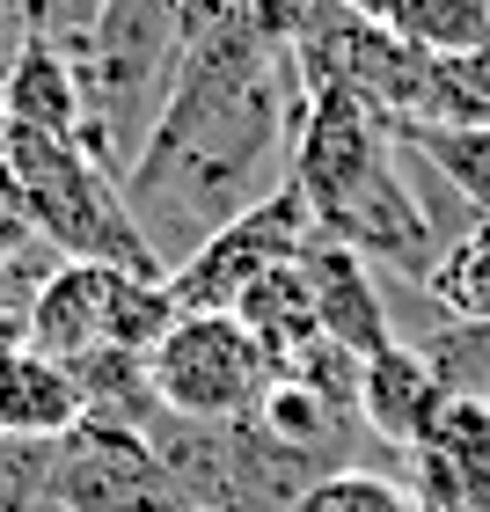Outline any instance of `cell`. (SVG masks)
<instances>
[{
    "label": "cell",
    "instance_id": "obj_1",
    "mask_svg": "<svg viewBox=\"0 0 490 512\" xmlns=\"http://www.w3.org/2000/svg\"><path fill=\"white\" fill-rule=\"evenodd\" d=\"M300 103L308 88L293 74V52L264 44L249 22L183 44L169 103L125 169V205L161 278L183 256H198L220 227H235L242 213L286 191Z\"/></svg>",
    "mask_w": 490,
    "mask_h": 512
},
{
    "label": "cell",
    "instance_id": "obj_2",
    "mask_svg": "<svg viewBox=\"0 0 490 512\" xmlns=\"http://www.w3.org/2000/svg\"><path fill=\"white\" fill-rule=\"evenodd\" d=\"M286 191L308 205L315 235L366 256L373 271L410 278L425 293V278L447 249V227L432 220V205L410 183V147L395 139L381 110H366L344 88H315L300 103L293 125V169Z\"/></svg>",
    "mask_w": 490,
    "mask_h": 512
},
{
    "label": "cell",
    "instance_id": "obj_3",
    "mask_svg": "<svg viewBox=\"0 0 490 512\" xmlns=\"http://www.w3.org/2000/svg\"><path fill=\"white\" fill-rule=\"evenodd\" d=\"M0 169L22 183V198H30V213H37V235L59 256L110 264V271H132V278H161L154 249L139 235L132 205H125V183L110 176L81 139L0 125Z\"/></svg>",
    "mask_w": 490,
    "mask_h": 512
},
{
    "label": "cell",
    "instance_id": "obj_4",
    "mask_svg": "<svg viewBox=\"0 0 490 512\" xmlns=\"http://www.w3.org/2000/svg\"><path fill=\"white\" fill-rule=\"evenodd\" d=\"M169 322H176V300H169L161 278H132V271L74 264V256H66L30 300V352L66 359V366L103 352V344H118V352H154Z\"/></svg>",
    "mask_w": 490,
    "mask_h": 512
},
{
    "label": "cell",
    "instance_id": "obj_5",
    "mask_svg": "<svg viewBox=\"0 0 490 512\" xmlns=\"http://www.w3.org/2000/svg\"><path fill=\"white\" fill-rule=\"evenodd\" d=\"M154 403L191 425H242L256 417L264 388L278 381L271 352L249 337L242 315H176L161 344L147 352Z\"/></svg>",
    "mask_w": 490,
    "mask_h": 512
},
{
    "label": "cell",
    "instance_id": "obj_6",
    "mask_svg": "<svg viewBox=\"0 0 490 512\" xmlns=\"http://www.w3.org/2000/svg\"><path fill=\"white\" fill-rule=\"evenodd\" d=\"M286 52H293V74L308 96L315 88H344L366 110H381L388 125H410L417 103H425V81H432V59L417 44H403L388 22L337 8V0H315Z\"/></svg>",
    "mask_w": 490,
    "mask_h": 512
},
{
    "label": "cell",
    "instance_id": "obj_7",
    "mask_svg": "<svg viewBox=\"0 0 490 512\" xmlns=\"http://www.w3.org/2000/svg\"><path fill=\"white\" fill-rule=\"evenodd\" d=\"M52 505L59 512H191L161 447L139 425L81 417L52 447Z\"/></svg>",
    "mask_w": 490,
    "mask_h": 512
},
{
    "label": "cell",
    "instance_id": "obj_8",
    "mask_svg": "<svg viewBox=\"0 0 490 512\" xmlns=\"http://www.w3.org/2000/svg\"><path fill=\"white\" fill-rule=\"evenodd\" d=\"M308 242H315L308 205H300L293 191H278V198L256 205V213H242L235 227H220V235L205 242L198 256H183L161 286H169L176 315H227L264 271L300 264V256H308Z\"/></svg>",
    "mask_w": 490,
    "mask_h": 512
},
{
    "label": "cell",
    "instance_id": "obj_9",
    "mask_svg": "<svg viewBox=\"0 0 490 512\" xmlns=\"http://www.w3.org/2000/svg\"><path fill=\"white\" fill-rule=\"evenodd\" d=\"M300 271H308V286H315V315H322V337L337 344V352H352V359H373V352H388L395 337V315H388V286H381V271L366 264V256L352 249H337V242H308V256H300Z\"/></svg>",
    "mask_w": 490,
    "mask_h": 512
},
{
    "label": "cell",
    "instance_id": "obj_10",
    "mask_svg": "<svg viewBox=\"0 0 490 512\" xmlns=\"http://www.w3.org/2000/svg\"><path fill=\"white\" fill-rule=\"evenodd\" d=\"M439 403H447V388H439L432 359L417 352L410 337H395L388 352L359 359V425H366V439L410 454L417 439H425V425L439 417Z\"/></svg>",
    "mask_w": 490,
    "mask_h": 512
},
{
    "label": "cell",
    "instance_id": "obj_11",
    "mask_svg": "<svg viewBox=\"0 0 490 512\" xmlns=\"http://www.w3.org/2000/svg\"><path fill=\"white\" fill-rule=\"evenodd\" d=\"M0 125L81 139V125H88V96H81L74 52H66L59 37L30 30V37L15 44V59H8V88H0Z\"/></svg>",
    "mask_w": 490,
    "mask_h": 512
},
{
    "label": "cell",
    "instance_id": "obj_12",
    "mask_svg": "<svg viewBox=\"0 0 490 512\" xmlns=\"http://www.w3.org/2000/svg\"><path fill=\"white\" fill-rule=\"evenodd\" d=\"M81 417L88 410H81V388H74V366H66V359L15 352L8 366H0V432H8V439L59 447Z\"/></svg>",
    "mask_w": 490,
    "mask_h": 512
},
{
    "label": "cell",
    "instance_id": "obj_13",
    "mask_svg": "<svg viewBox=\"0 0 490 512\" xmlns=\"http://www.w3.org/2000/svg\"><path fill=\"white\" fill-rule=\"evenodd\" d=\"M227 315H242L249 322V337L271 352V366H286V359H300L308 344H322V315H315V286H308V271L300 264H278V271H264L256 286L235 300Z\"/></svg>",
    "mask_w": 490,
    "mask_h": 512
},
{
    "label": "cell",
    "instance_id": "obj_14",
    "mask_svg": "<svg viewBox=\"0 0 490 512\" xmlns=\"http://www.w3.org/2000/svg\"><path fill=\"white\" fill-rule=\"evenodd\" d=\"M403 147L469 205V220H490V132H439V125H395Z\"/></svg>",
    "mask_w": 490,
    "mask_h": 512
},
{
    "label": "cell",
    "instance_id": "obj_15",
    "mask_svg": "<svg viewBox=\"0 0 490 512\" xmlns=\"http://www.w3.org/2000/svg\"><path fill=\"white\" fill-rule=\"evenodd\" d=\"M425 300L447 322H490V220H469L439 249V264L425 278Z\"/></svg>",
    "mask_w": 490,
    "mask_h": 512
},
{
    "label": "cell",
    "instance_id": "obj_16",
    "mask_svg": "<svg viewBox=\"0 0 490 512\" xmlns=\"http://www.w3.org/2000/svg\"><path fill=\"white\" fill-rule=\"evenodd\" d=\"M410 125H439V132H490V44L461 59H432L425 103Z\"/></svg>",
    "mask_w": 490,
    "mask_h": 512
},
{
    "label": "cell",
    "instance_id": "obj_17",
    "mask_svg": "<svg viewBox=\"0 0 490 512\" xmlns=\"http://www.w3.org/2000/svg\"><path fill=\"white\" fill-rule=\"evenodd\" d=\"M388 30L417 44L425 59H461L490 44V0H403L388 15Z\"/></svg>",
    "mask_w": 490,
    "mask_h": 512
},
{
    "label": "cell",
    "instance_id": "obj_18",
    "mask_svg": "<svg viewBox=\"0 0 490 512\" xmlns=\"http://www.w3.org/2000/svg\"><path fill=\"white\" fill-rule=\"evenodd\" d=\"M417 352L432 359V374L447 395L490 403V322H439L432 337H417Z\"/></svg>",
    "mask_w": 490,
    "mask_h": 512
},
{
    "label": "cell",
    "instance_id": "obj_19",
    "mask_svg": "<svg viewBox=\"0 0 490 512\" xmlns=\"http://www.w3.org/2000/svg\"><path fill=\"white\" fill-rule=\"evenodd\" d=\"M293 512H425L410 483H395L381 469H330L293 498Z\"/></svg>",
    "mask_w": 490,
    "mask_h": 512
},
{
    "label": "cell",
    "instance_id": "obj_20",
    "mask_svg": "<svg viewBox=\"0 0 490 512\" xmlns=\"http://www.w3.org/2000/svg\"><path fill=\"white\" fill-rule=\"evenodd\" d=\"M52 505V447L0 432V512H37Z\"/></svg>",
    "mask_w": 490,
    "mask_h": 512
},
{
    "label": "cell",
    "instance_id": "obj_21",
    "mask_svg": "<svg viewBox=\"0 0 490 512\" xmlns=\"http://www.w3.org/2000/svg\"><path fill=\"white\" fill-rule=\"evenodd\" d=\"M44 249L52 242L37 235V213H30V198H22V183L0 169V264H30Z\"/></svg>",
    "mask_w": 490,
    "mask_h": 512
},
{
    "label": "cell",
    "instance_id": "obj_22",
    "mask_svg": "<svg viewBox=\"0 0 490 512\" xmlns=\"http://www.w3.org/2000/svg\"><path fill=\"white\" fill-rule=\"evenodd\" d=\"M176 15H183V44H198V37L227 30V22H242L249 0H176Z\"/></svg>",
    "mask_w": 490,
    "mask_h": 512
},
{
    "label": "cell",
    "instance_id": "obj_23",
    "mask_svg": "<svg viewBox=\"0 0 490 512\" xmlns=\"http://www.w3.org/2000/svg\"><path fill=\"white\" fill-rule=\"evenodd\" d=\"M15 352H30V308L0 293V366H8Z\"/></svg>",
    "mask_w": 490,
    "mask_h": 512
},
{
    "label": "cell",
    "instance_id": "obj_24",
    "mask_svg": "<svg viewBox=\"0 0 490 512\" xmlns=\"http://www.w3.org/2000/svg\"><path fill=\"white\" fill-rule=\"evenodd\" d=\"M337 8H352V15H366V22H388L403 0H337Z\"/></svg>",
    "mask_w": 490,
    "mask_h": 512
},
{
    "label": "cell",
    "instance_id": "obj_25",
    "mask_svg": "<svg viewBox=\"0 0 490 512\" xmlns=\"http://www.w3.org/2000/svg\"><path fill=\"white\" fill-rule=\"evenodd\" d=\"M15 44H22V37H0V88H8V59H15Z\"/></svg>",
    "mask_w": 490,
    "mask_h": 512
}]
</instances>
